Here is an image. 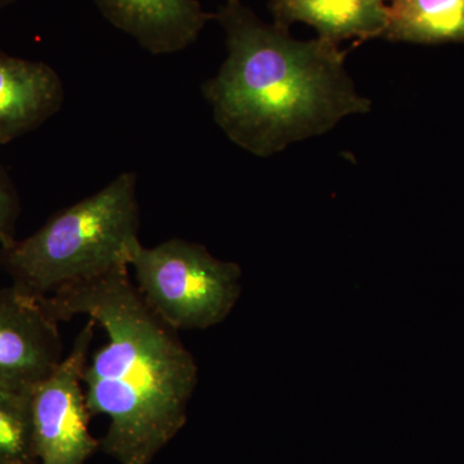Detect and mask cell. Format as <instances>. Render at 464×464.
I'll use <instances>...</instances> for the list:
<instances>
[{
	"label": "cell",
	"mask_w": 464,
	"mask_h": 464,
	"mask_svg": "<svg viewBox=\"0 0 464 464\" xmlns=\"http://www.w3.org/2000/svg\"><path fill=\"white\" fill-rule=\"evenodd\" d=\"M41 301L58 323L85 315L105 331L83 372L91 417L109 420L100 448L121 464L151 463L185 427L197 389V360L179 332L146 304L127 266Z\"/></svg>",
	"instance_id": "obj_1"
},
{
	"label": "cell",
	"mask_w": 464,
	"mask_h": 464,
	"mask_svg": "<svg viewBox=\"0 0 464 464\" xmlns=\"http://www.w3.org/2000/svg\"><path fill=\"white\" fill-rule=\"evenodd\" d=\"M215 20L224 30L227 56L204 82L203 94L217 125L250 154L271 157L371 110L337 43L319 36L298 41L288 29L264 23L241 0L225 3Z\"/></svg>",
	"instance_id": "obj_2"
},
{
	"label": "cell",
	"mask_w": 464,
	"mask_h": 464,
	"mask_svg": "<svg viewBox=\"0 0 464 464\" xmlns=\"http://www.w3.org/2000/svg\"><path fill=\"white\" fill-rule=\"evenodd\" d=\"M137 174L123 172L105 188L58 210L39 230L0 248V267L34 297L130 267L139 246Z\"/></svg>",
	"instance_id": "obj_3"
},
{
	"label": "cell",
	"mask_w": 464,
	"mask_h": 464,
	"mask_svg": "<svg viewBox=\"0 0 464 464\" xmlns=\"http://www.w3.org/2000/svg\"><path fill=\"white\" fill-rule=\"evenodd\" d=\"M146 304L179 331H206L224 322L241 295V268L201 244L172 237L134 248L130 258Z\"/></svg>",
	"instance_id": "obj_4"
},
{
	"label": "cell",
	"mask_w": 464,
	"mask_h": 464,
	"mask_svg": "<svg viewBox=\"0 0 464 464\" xmlns=\"http://www.w3.org/2000/svg\"><path fill=\"white\" fill-rule=\"evenodd\" d=\"M97 324L88 319L69 355L32 396L34 447L38 464H85L100 441L90 432L83 372Z\"/></svg>",
	"instance_id": "obj_5"
},
{
	"label": "cell",
	"mask_w": 464,
	"mask_h": 464,
	"mask_svg": "<svg viewBox=\"0 0 464 464\" xmlns=\"http://www.w3.org/2000/svg\"><path fill=\"white\" fill-rule=\"evenodd\" d=\"M58 322L41 297L0 288V393L32 396L63 360Z\"/></svg>",
	"instance_id": "obj_6"
},
{
	"label": "cell",
	"mask_w": 464,
	"mask_h": 464,
	"mask_svg": "<svg viewBox=\"0 0 464 464\" xmlns=\"http://www.w3.org/2000/svg\"><path fill=\"white\" fill-rule=\"evenodd\" d=\"M102 16L155 56L185 51L215 14L198 0H93Z\"/></svg>",
	"instance_id": "obj_7"
},
{
	"label": "cell",
	"mask_w": 464,
	"mask_h": 464,
	"mask_svg": "<svg viewBox=\"0 0 464 464\" xmlns=\"http://www.w3.org/2000/svg\"><path fill=\"white\" fill-rule=\"evenodd\" d=\"M63 101L65 88L53 67L0 51V145L38 130Z\"/></svg>",
	"instance_id": "obj_8"
},
{
	"label": "cell",
	"mask_w": 464,
	"mask_h": 464,
	"mask_svg": "<svg viewBox=\"0 0 464 464\" xmlns=\"http://www.w3.org/2000/svg\"><path fill=\"white\" fill-rule=\"evenodd\" d=\"M390 0H270L274 24L288 29L304 23L319 38L340 44L383 38L389 21Z\"/></svg>",
	"instance_id": "obj_9"
},
{
	"label": "cell",
	"mask_w": 464,
	"mask_h": 464,
	"mask_svg": "<svg viewBox=\"0 0 464 464\" xmlns=\"http://www.w3.org/2000/svg\"><path fill=\"white\" fill-rule=\"evenodd\" d=\"M383 38L413 44L464 42V0H390Z\"/></svg>",
	"instance_id": "obj_10"
},
{
	"label": "cell",
	"mask_w": 464,
	"mask_h": 464,
	"mask_svg": "<svg viewBox=\"0 0 464 464\" xmlns=\"http://www.w3.org/2000/svg\"><path fill=\"white\" fill-rule=\"evenodd\" d=\"M32 396L0 393V464H38Z\"/></svg>",
	"instance_id": "obj_11"
},
{
	"label": "cell",
	"mask_w": 464,
	"mask_h": 464,
	"mask_svg": "<svg viewBox=\"0 0 464 464\" xmlns=\"http://www.w3.org/2000/svg\"><path fill=\"white\" fill-rule=\"evenodd\" d=\"M21 204L16 186L7 170L0 166V248L16 240V226Z\"/></svg>",
	"instance_id": "obj_12"
},
{
	"label": "cell",
	"mask_w": 464,
	"mask_h": 464,
	"mask_svg": "<svg viewBox=\"0 0 464 464\" xmlns=\"http://www.w3.org/2000/svg\"><path fill=\"white\" fill-rule=\"evenodd\" d=\"M16 2V0H0V9L8 7V5H11L12 3Z\"/></svg>",
	"instance_id": "obj_13"
},
{
	"label": "cell",
	"mask_w": 464,
	"mask_h": 464,
	"mask_svg": "<svg viewBox=\"0 0 464 464\" xmlns=\"http://www.w3.org/2000/svg\"><path fill=\"white\" fill-rule=\"evenodd\" d=\"M237 2V0H226V3Z\"/></svg>",
	"instance_id": "obj_14"
}]
</instances>
